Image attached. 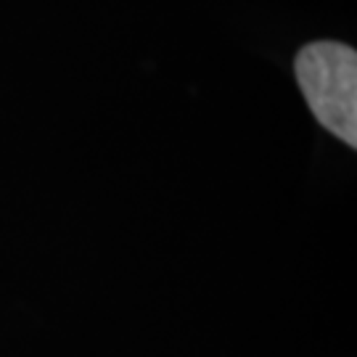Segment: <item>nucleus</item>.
<instances>
[{"label": "nucleus", "instance_id": "obj_1", "mask_svg": "<svg viewBox=\"0 0 357 357\" xmlns=\"http://www.w3.org/2000/svg\"><path fill=\"white\" fill-rule=\"evenodd\" d=\"M296 79L312 114L347 146L357 143V56L342 43H312L296 56Z\"/></svg>", "mask_w": 357, "mask_h": 357}]
</instances>
